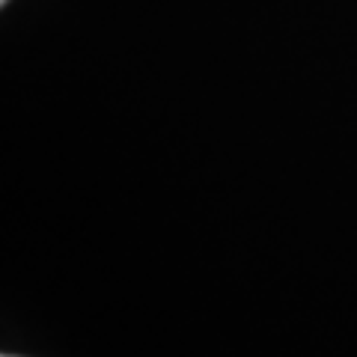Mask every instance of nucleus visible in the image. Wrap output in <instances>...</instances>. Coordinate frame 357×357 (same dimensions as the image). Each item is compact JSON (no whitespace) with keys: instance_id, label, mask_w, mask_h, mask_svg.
Instances as JSON below:
<instances>
[{"instance_id":"1","label":"nucleus","mask_w":357,"mask_h":357,"mask_svg":"<svg viewBox=\"0 0 357 357\" xmlns=\"http://www.w3.org/2000/svg\"><path fill=\"white\" fill-rule=\"evenodd\" d=\"M0 3H6V0H0Z\"/></svg>"},{"instance_id":"2","label":"nucleus","mask_w":357,"mask_h":357,"mask_svg":"<svg viewBox=\"0 0 357 357\" xmlns=\"http://www.w3.org/2000/svg\"><path fill=\"white\" fill-rule=\"evenodd\" d=\"M6 357H9V354H6Z\"/></svg>"}]
</instances>
